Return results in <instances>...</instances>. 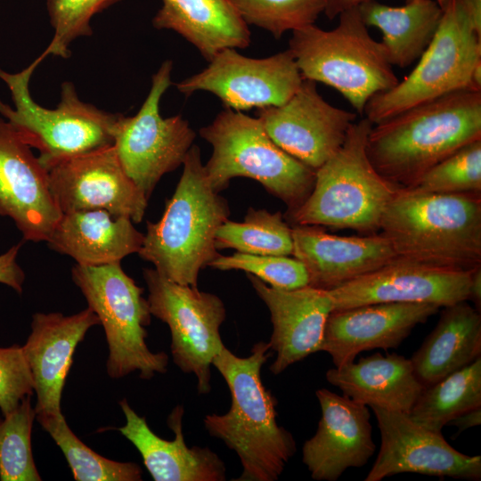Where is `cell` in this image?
Returning <instances> with one entry per match:
<instances>
[{
  "instance_id": "7",
  "label": "cell",
  "mask_w": 481,
  "mask_h": 481,
  "mask_svg": "<svg viewBox=\"0 0 481 481\" xmlns=\"http://www.w3.org/2000/svg\"><path fill=\"white\" fill-rule=\"evenodd\" d=\"M200 135L212 146L204 167L218 192L232 178H251L284 202L285 214H289L313 191L315 171L279 147L258 118L224 108L212 123L200 129Z\"/></svg>"
},
{
  "instance_id": "9",
  "label": "cell",
  "mask_w": 481,
  "mask_h": 481,
  "mask_svg": "<svg viewBox=\"0 0 481 481\" xmlns=\"http://www.w3.org/2000/svg\"><path fill=\"white\" fill-rule=\"evenodd\" d=\"M415 68L375 94L363 113L373 125L407 109L461 90L481 92V37L455 0H447L438 28Z\"/></svg>"
},
{
  "instance_id": "18",
  "label": "cell",
  "mask_w": 481,
  "mask_h": 481,
  "mask_svg": "<svg viewBox=\"0 0 481 481\" xmlns=\"http://www.w3.org/2000/svg\"><path fill=\"white\" fill-rule=\"evenodd\" d=\"M61 215L39 158L0 118V216L11 218L23 240L40 242L47 240Z\"/></svg>"
},
{
  "instance_id": "2",
  "label": "cell",
  "mask_w": 481,
  "mask_h": 481,
  "mask_svg": "<svg viewBox=\"0 0 481 481\" xmlns=\"http://www.w3.org/2000/svg\"><path fill=\"white\" fill-rule=\"evenodd\" d=\"M481 139V92L461 90L372 126L366 152L388 182L410 188L436 164Z\"/></svg>"
},
{
  "instance_id": "44",
  "label": "cell",
  "mask_w": 481,
  "mask_h": 481,
  "mask_svg": "<svg viewBox=\"0 0 481 481\" xmlns=\"http://www.w3.org/2000/svg\"><path fill=\"white\" fill-rule=\"evenodd\" d=\"M410 1V0H407ZM437 4L443 8L446 3L447 0H436Z\"/></svg>"
},
{
  "instance_id": "32",
  "label": "cell",
  "mask_w": 481,
  "mask_h": 481,
  "mask_svg": "<svg viewBox=\"0 0 481 481\" xmlns=\"http://www.w3.org/2000/svg\"><path fill=\"white\" fill-rule=\"evenodd\" d=\"M41 427L63 452L77 481H140L141 467L135 462L109 460L86 446L72 432L62 413H36Z\"/></svg>"
},
{
  "instance_id": "43",
  "label": "cell",
  "mask_w": 481,
  "mask_h": 481,
  "mask_svg": "<svg viewBox=\"0 0 481 481\" xmlns=\"http://www.w3.org/2000/svg\"><path fill=\"white\" fill-rule=\"evenodd\" d=\"M474 307L480 312L481 309V265L475 268L471 274L469 299Z\"/></svg>"
},
{
  "instance_id": "16",
  "label": "cell",
  "mask_w": 481,
  "mask_h": 481,
  "mask_svg": "<svg viewBox=\"0 0 481 481\" xmlns=\"http://www.w3.org/2000/svg\"><path fill=\"white\" fill-rule=\"evenodd\" d=\"M356 117L330 104L306 79L285 103L257 111L271 139L314 171L339 150Z\"/></svg>"
},
{
  "instance_id": "19",
  "label": "cell",
  "mask_w": 481,
  "mask_h": 481,
  "mask_svg": "<svg viewBox=\"0 0 481 481\" xmlns=\"http://www.w3.org/2000/svg\"><path fill=\"white\" fill-rule=\"evenodd\" d=\"M321 419L315 434L302 448V461L311 477L336 481L349 468L364 466L374 454L367 405L326 388L315 392Z\"/></svg>"
},
{
  "instance_id": "26",
  "label": "cell",
  "mask_w": 481,
  "mask_h": 481,
  "mask_svg": "<svg viewBox=\"0 0 481 481\" xmlns=\"http://www.w3.org/2000/svg\"><path fill=\"white\" fill-rule=\"evenodd\" d=\"M326 379L343 395L367 406L409 413L424 387L410 358L379 353L326 372Z\"/></svg>"
},
{
  "instance_id": "11",
  "label": "cell",
  "mask_w": 481,
  "mask_h": 481,
  "mask_svg": "<svg viewBox=\"0 0 481 481\" xmlns=\"http://www.w3.org/2000/svg\"><path fill=\"white\" fill-rule=\"evenodd\" d=\"M143 274L151 314L170 330L175 364L194 374L200 394L208 393L213 358L224 346L220 334L224 304L216 295L175 282L155 268H145Z\"/></svg>"
},
{
  "instance_id": "33",
  "label": "cell",
  "mask_w": 481,
  "mask_h": 481,
  "mask_svg": "<svg viewBox=\"0 0 481 481\" xmlns=\"http://www.w3.org/2000/svg\"><path fill=\"white\" fill-rule=\"evenodd\" d=\"M36 418L30 396L0 421V480L40 481L32 448L31 431Z\"/></svg>"
},
{
  "instance_id": "22",
  "label": "cell",
  "mask_w": 481,
  "mask_h": 481,
  "mask_svg": "<svg viewBox=\"0 0 481 481\" xmlns=\"http://www.w3.org/2000/svg\"><path fill=\"white\" fill-rule=\"evenodd\" d=\"M292 256L306 267L309 286L335 289L398 258L380 232L339 236L321 226L291 225Z\"/></svg>"
},
{
  "instance_id": "42",
  "label": "cell",
  "mask_w": 481,
  "mask_h": 481,
  "mask_svg": "<svg viewBox=\"0 0 481 481\" xmlns=\"http://www.w3.org/2000/svg\"><path fill=\"white\" fill-rule=\"evenodd\" d=\"M366 0H326L324 14L332 20L349 9L358 7Z\"/></svg>"
},
{
  "instance_id": "5",
  "label": "cell",
  "mask_w": 481,
  "mask_h": 481,
  "mask_svg": "<svg viewBox=\"0 0 481 481\" xmlns=\"http://www.w3.org/2000/svg\"><path fill=\"white\" fill-rule=\"evenodd\" d=\"M372 126L365 117L352 124L339 150L315 170L308 198L283 216L288 223L379 232L383 213L402 187L383 178L369 160L366 143Z\"/></svg>"
},
{
  "instance_id": "36",
  "label": "cell",
  "mask_w": 481,
  "mask_h": 481,
  "mask_svg": "<svg viewBox=\"0 0 481 481\" xmlns=\"http://www.w3.org/2000/svg\"><path fill=\"white\" fill-rule=\"evenodd\" d=\"M208 266L217 270H241L281 289H294L309 284L304 265L289 256L252 255L236 251L231 256L219 255Z\"/></svg>"
},
{
  "instance_id": "1",
  "label": "cell",
  "mask_w": 481,
  "mask_h": 481,
  "mask_svg": "<svg viewBox=\"0 0 481 481\" xmlns=\"http://www.w3.org/2000/svg\"><path fill=\"white\" fill-rule=\"evenodd\" d=\"M269 342L259 341L240 357L225 346L212 365L225 380L231 406L224 414H208L206 430L233 451L241 464L238 481H275L294 456L292 434L277 422V400L264 386L261 370L272 355Z\"/></svg>"
},
{
  "instance_id": "27",
  "label": "cell",
  "mask_w": 481,
  "mask_h": 481,
  "mask_svg": "<svg viewBox=\"0 0 481 481\" xmlns=\"http://www.w3.org/2000/svg\"><path fill=\"white\" fill-rule=\"evenodd\" d=\"M152 24L182 36L208 61L225 48L250 44L249 27L230 0H162Z\"/></svg>"
},
{
  "instance_id": "4",
  "label": "cell",
  "mask_w": 481,
  "mask_h": 481,
  "mask_svg": "<svg viewBox=\"0 0 481 481\" xmlns=\"http://www.w3.org/2000/svg\"><path fill=\"white\" fill-rule=\"evenodd\" d=\"M162 217L147 222L138 255L167 279L198 287L202 268L216 258L215 234L230 216L227 200L211 186L200 147L192 144Z\"/></svg>"
},
{
  "instance_id": "14",
  "label": "cell",
  "mask_w": 481,
  "mask_h": 481,
  "mask_svg": "<svg viewBox=\"0 0 481 481\" xmlns=\"http://www.w3.org/2000/svg\"><path fill=\"white\" fill-rule=\"evenodd\" d=\"M45 169L61 214L105 209L135 224L143 220L149 199L124 171L113 145L57 160Z\"/></svg>"
},
{
  "instance_id": "30",
  "label": "cell",
  "mask_w": 481,
  "mask_h": 481,
  "mask_svg": "<svg viewBox=\"0 0 481 481\" xmlns=\"http://www.w3.org/2000/svg\"><path fill=\"white\" fill-rule=\"evenodd\" d=\"M481 407V356L470 364L425 387L408 416L436 433L458 415Z\"/></svg>"
},
{
  "instance_id": "39",
  "label": "cell",
  "mask_w": 481,
  "mask_h": 481,
  "mask_svg": "<svg viewBox=\"0 0 481 481\" xmlns=\"http://www.w3.org/2000/svg\"><path fill=\"white\" fill-rule=\"evenodd\" d=\"M20 246V243L14 245L0 255V283L11 287L20 294L25 281V273L17 262Z\"/></svg>"
},
{
  "instance_id": "24",
  "label": "cell",
  "mask_w": 481,
  "mask_h": 481,
  "mask_svg": "<svg viewBox=\"0 0 481 481\" xmlns=\"http://www.w3.org/2000/svg\"><path fill=\"white\" fill-rule=\"evenodd\" d=\"M126 424L118 431L140 452L143 464L155 481H224L226 467L208 447H188L183 432L184 409L175 406L167 417L173 440L156 435L144 417L138 415L126 398L119 402Z\"/></svg>"
},
{
  "instance_id": "40",
  "label": "cell",
  "mask_w": 481,
  "mask_h": 481,
  "mask_svg": "<svg viewBox=\"0 0 481 481\" xmlns=\"http://www.w3.org/2000/svg\"><path fill=\"white\" fill-rule=\"evenodd\" d=\"M477 36L481 37V0H455Z\"/></svg>"
},
{
  "instance_id": "38",
  "label": "cell",
  "mask_w": 481,
  "mask_h": 481,
  "mask_svg": "<svg viewBox=\"0 0 481 481\" xmlns=\"http://www.w3.org/2000/svg\"><path fill=\"white\" fill-rule=\"evenodd\" d=\"M34 393V381L22 346L0 347V411H13Z\"/></svg>"
},
{
  "instance_id": "25",
  "label": "cell",
  "mask_w": 481,
  "mask_h": 481,
  "mask_svg": "<svg viewBox=\"0 0 481 481\" xmlns=\"http://www.w3.org/2000/svg\"><path fill=\"white\" fill-rule=\"evenodd\" d=\"M143 237L128 217L115 216L105 209H88L63 213L46 242L77 265H102L138 253Z\"/></svg>"
},
{
  "instance_id": "3",
  "label": "cell",
  "mask_w": 481,
  "mask_h": 481,
  "mask_svg": "<svg viewBox=\"0 0 481 481\" xmlns=\"http://www.w3.org/2000/svg\"><path fill=\"white\" fill-rule=\"evenodd\" d=\"M379 232L400 258L471 271L481 265V193H433L399 188Z\"/></svg>"
},
{
  "instance_id": "45",
  "label": "cell",
  "mask_w": 481,
  "mask_h": 481,
  "mask_svg": "<svg viewBox=\"0 0 481 481\" xmlns=\"http://www.w3.org/2000/svg\"><path fill=\"white\" fill-rule=\"evenodd\" d=\"M0 421H1V419H0Z\"/></svg>"
},
{
  "instance_id": "21",
  "label": "cell",
  "mask_w": 481,
  "mask_h": 481,
  "mask_svg": "<svg viewBox=\"0 0 481 481\" xmlns=\"http://www.w3.org/2000/svg\"><path fill=\"white\" fill-rule=\"evenodd\" d=\"M252 287L267 306L273 332L269 340L276 357L270 366L274 375L321 351L327 319L333 311L328 290L309 285L294 289L273 288L247 273Z\"/></svg>"
},
{
  "instance_id": "37",
  "label": "cell",
  "mask_w": 481,
  "mask_h": 481,
  "mask_svg": "<svg viewBox=\"0 0 481 481\" xmlns=\"http://www.w3.org/2000/svg\"><path fill=\"white\" fill-rule=\"evenodd\" d=\"M120 0H47V10L54 30L52 41L42 53L68 58L69 45L79 37L92 34L91 19Z\"/></svg>"
},
{
  "instance_id": "34",
  "label": "cell",
  "mask_w": 481,
  "mask_h": 481,
  "mask_svg": "<svg viewBox=\"0 0 481 481\" xmlns=\"http://www.w3.org/2000/svg\"><path fill=\"white\" fill-rule=\"evenodd\" d=\"M243 21L270 32L276 39L287 31L314 24L326 0H230Z\"/></svg>"
},
{
  "instance_id": "15",
  "label": "cell",
  "mask_w": 481,
  "mask_h": 481,
  "mask_svg": "<svg viewBox=\"0 0 481 481\" xmlns=\"http://www.w3.org/2000/svg\"><path fill=\"white\" fill-rule=\"evenodd\" d=\"M381 444L364 481L401 473L480 480L481 456L464 454L443 436L414 422L407 413L371 406Z\"/></svg>"
},
{
  "instance_id": "28",
  "label": "cell",
  "mask_w": 481,
  "mask_h": 481,
  "mask_svg": "<svg viewBox=\"0 0 481 481\" xmlns=\"http://www.w3.org/2000/svg\"><path fill=\"white\" fill-rule=\"evenodd\" d=\"M481 356V314L467 301L444 306L433 330L410 358L425 387Z\"/></svg>"
},
{
  "instance_id": "35",
  "label": "cell",
  "mask_w": 481,
  "mask_h": 481,
  "mask_svg": "<svg viewBox=\"0 0 481 481\" xmlns=\"http://www.w3.org/2000/svg\"><path fill=\"white\" fill-rule=\"evenodd\" d=\"M410 188L433 193H481V139L436 164Z\"/></svg>"
},
{
  "instance_id": "13",
  "label": "cell",
  "mask_w": 481,
  "mask_h": 481,
  "mask_svg": "<svg viewBox=\"0 0 481 481\" xmlns=\"http://www.w3.org/2000/svg\"><path fill=\"white\" fill-rule=\"evenodd\" d=\"M208 62L202 71L175 84L177 90L186 97L209 92L237 111L281 105L304 80L289 49L257 59L225 48Z\"/></svg>"
},
{
  "instance_id": "20",
  "label": "cell",
  "mask_w": 481,
  "mask_h": 481,
  "mask_svg": "<svg viewBox=\"0 0 481 481\" xmlns=\"http://www.w3.org/2000/svg\"><path fill=\"white\" fill-rule=\"evenodd\" d=\"M440 306L426 303H376L332 311L326 322L321 351L335 367L353 363L372 349L398 347Z\"/></svg>"
},
{
  "instance_id": "29",
  "label": "cell",
  "mask_w": 481,
  "mask_h": 481,
  "mask_svg": "<svg viewBox=\"0 0 481 481\" xmlns=\"http://www.w3.org/2000/svg\"><path fill=\"white\" fill-rule=\"evenodd\" d=\"M358 10L367 27H375L381 31V43L389 62L402 69L421 56L443 14V8L436 0H410L403 6L366 0Z\"/></svg>"
},
{
  "instance_id": "31",
  "label": "cell",
  "mask_w": 481,
  "mask_h": 481,
  "mask_svg": "<svg viewBox=\"0 0 481 481\" xmlns=\"http://www.w3.org/2000/svg\"><path fill=\"white\" fill-rule=\"evenodd\" d=\"M216 249L252 255L292 256L291 225L280 212L249 208L243 222L227 219L215 234Z\"/></svg>"
},
{
  "instance_id": "10",
  "label": "cell",
  "mask_w": 481,
  "mask_h": 481,
  "mask_svg": "<svg viewBox=\"0 0 481 481\" xmlns=\"http://www.w3.org/2000/svg\"><path fill=\"white\" fill-rule=\"evenodd\" d=\"M71 277L103 327L109 347L108 375L120 379L136 371L141 379H150L165 373L168 355L151 352L146 344L151 314L143 289L123 271L120 262L77 264Z\"/></svg>"
},
{
  "instance_id": "12",
  "label": "cell",
  "mask_w": 481,
  "mask_h": 481,
  "mask_svg": "<svg viewBox=\"0 0 481 481\" xmlns=\"http://www.w3.org/2000/svg\"><path fill=\"white\" fill-rule=\"evenodd\" d=\"M172 68L170 60L161 64L139 111L122 116L113 143L124 171L148 199L165 174L183 165L196 137L180 115H160L159 102L171 85Z\"/></svg>"
},
{
  "instance_id": "8",
  "label": "cell",
  "mask_w": 481,
  "mask_h": 481,
  "mask_svg": "<svg viewBox=\"0 0 481 481\" xmlns=\"http://www.w3.org/2000/svg\"><path fill=\"white\" fill-rule=\"evenodd\" d=\"M41 54L18 73L0 69V78L7 85L14 108L0 101V114L31 148L37 149L43 166L87 153L114 143L123 115L100 110L82 102L70 82L61 85V101L55 109L37 104L29 84Z\"/></svg>"
},
{
  "instance_id": "41",
  "label": "cell",
  "mask_w": 481,
  "mask_h": 481,
  "mask_svg": "<svg viewBox=\"0 0 481 481\" xmlns=\"http://www.w3.org/2000/svg\"><path fill=\"white\" fill-rule=\"evenodd\" d=\"M481 423V407L475 408L465 412L453 420H452L448 424L455 426L458 428V434L465 431L470 428L479 426Z\"/></svg>"
},
{
  "instance_id": "23",
  "label": "cell",
  "mask_w": 481,
  "mask_h": 481,
  "mask_svg": "<svg viewBox=\"0 0 481 481\" xmlns=\"http://www.w3.org/2000/svg\"><path fill=\"white\" fill-rule=\"evenodd\" d=\"M100 321L90 308L71 314L36 313L22 346L37 394L36 413L58 415L61 394L77 346Z\"/></svg>"
},
{
  "instance_id": "6",
  "label": "cell",
  "mask_w": 481,
  "mask_h": 481,
  "mask_svg": "<svg viewBox=\"0 0 481 481\" xmlns=\"http://www.w3.org/2000/svg\"><path fill=\"white\" fill-rule=\"evenodd\" d=\"M338 17L330 30L313 24L293 31L289 50L303 79L333 87L363 114L371 97L399 81L385 47L370 35L358 7Z\"/></svg>"
},
{
  "instance_id": "17",
  "label": "cell",
  "mask_w": 481,
  "mask_h": 481,
  "mask_svg": "<svg viewBox=\"0 0 481 481\" xmlns=\"http://www.w3.org/2000/svg\"><path fill=\"white\" fill-rule=\"evenodd\" d=\"M473 270L441 268L398 257L328 292L333 311L376 303L444 307L468 301Z\"/></svg>"
}]
</instances>
